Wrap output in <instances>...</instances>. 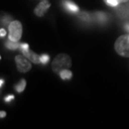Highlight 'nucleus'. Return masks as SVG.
Returning <instances> with one entry per match:
<instances>
[{
	"label": "nucleus",
	"mask_w": 129,
	"mask_h": 129,
	"mask_svg": "<svg viewBox=\"0 0 129 129\" xmlns=\"http://www.w3.org/2000/svg\"><path fill=\"white\" fill-rule=\"evenodd\" d=\"M49 60H50V56H49L48 55H46V54H43V55H40V61L42 64H46L49 62Z\"/></svg>",
	"instance_id": "13"
},
{
	"label": "nucleus",
	"mask_w": 129,
	"mask_h": 129,
	"mask_svg": "<svg viewBox=\"0 0 129 129\" xmlns=\"http://www.w3.org/2000/svg\"><path fill=\"white\" fill-rule=\"evenodd\" d=\"M22 25L19 21H13L9 25V39L13 41H19L22 36Z\"/></svg>",
	"instance_id": "3"
},
{
	"label": "nucleus",
	"mask_w": 129,
	"mask_h": 129,
	"mask_svg": "<svg viewBox=\"0 0 129 129\" xmlns=\"http://www.w3.org/2000/svg\"><path fill=\"white\" fill-rule=\"evenodd\" d=\"M60 76L62 80H70L72 77V72L68 71V69L63 70L60 72Z\"/></svg>",
	"instance_id": "10"
},
{
	"label": "nucleus",
	"mask_w": 129,
	"mask_h": 129,
	"mask_svg": "<svg viewBox=\"0 0 129 129\" xmlns=\"http://www.w3.org/2000/svg\"><path fill=\"white\" fill-rule=\"evenodd\" d=\"M10 20H11V17H5L4 19H2V22L4 23V24L9 25L10 24Z\"/></svg>",
	"instance_id": "14"
},
{
	"label": "nucleus",
	"mask_w": 129,
	"mask_h": 129,
	"mask_svg": "<svg viewBox=\"0 0 129 129\" xmlns=\"http://www.w3.org/2000/svg\"><path fill=\"white\" fill-rule=\"evenodd\" d=\"M50 7V3L48 1H46V0H45V1L40 3V4L35 8V14L37 15V16H40V17L43 16V15L45 14L46 10H47Z\"/></svg>",
	"instance_id": "6"
},
{
	"label": "nucleus",
	"mask_w": 129,
	"mask_h": 129,
	"mask_svg": "<svg viewBox=\"0 0 129 129\" xmlns=\"http://www.w3.org/2000/svg\"><path fill=\"white\" fill-rule=\"evenodd\" d=\"M64 7L66 8V10L71 12V13H77L79 11V8L77 5H76L73 2L70 1V0H63Z\"/></svg>",
	"instance_id": "7"
},
{
	"label": "nucleus",
	"mask_w": 129,
	"mask_h": 129,
	"mask_svg": "<svg viewBox=\"0 0 129 129\" xmlns=\"http://www.w3.org/2000/svg\"><path fill=\"white\" fill-rule=\"evenodd\" d=\"M5 116H6V112H0V117H1V118L4 117Z\"/></svg>",
	"instance_id": "17"
},
{
	"label": "nucleus",
	"mask_w": 129,
	"mask_h": 129,
	"mask_svg": "<svg viewBox=\"0 0 129 129\" xmlns=\"http://www.w3.org/2000/svg\"><path fill=\"white\" fill-rule=\"evenodd\" d=\"M15 62L17 64V69L19 72H28L30 71L32 66L30 64V62L27 59H25L22 55H17L15 57Z\"/></svg>",
	"instance_id": "4"
},
{
	"label": "nucleus",
	"mask_w": 129,
	"mask_h": 129,
	"mask_svg": "<svg viewBox=\"0 0 129 129\" xmlns=\"http://www.w3.org/2000/svg\"><path fill=\"white\" fill-rule=\"evenodd\" d=\"M5 45H6V47L8 49H9V50H17V49L20 46V45L19 44L18 41H13V40H9L8 41L5 42Z\"/></svg>",
	"instance_id": "9"
},
{
	"label": "nucleus",
	"mask_w": 129,
	"mask_h": 129,
	"mask_svg": "<svg viewBox=\"0 0 129 129\" xmlns=\"http://www.w3.org/2000/svg\"><path fill=\"white\" fill-rule=\"evenodd\" d=\"M117 1L119 3V4H122V3H126V2H127L128 0H117Z\"/></svg>",
	"instance_id": "19"
},
{
	"label": "nucleus",
	"mask_w": 129,
	"mask_h": 129,
	"mask_svg": "<svg viewBox=\"0 0 129 129\" xmlns=\"http://www.w3.org/2000/svg\"><path fill=\"white\" fill-rule=\"evenodd\" d=\"M14 96H13V95H9V96H7L6 97L4 98V101L6 102H9L10 101H12V100H14Z\"/></svg>",
	"instance_id": "15"
},
{
	"label": "nucleus",
	"mask_w": 129,
	"mask_h": 129,
	"mask_svg": "<svg viewBox=\"0 0 129 129\" xmlns=\"http://www.w3.org/2000/svg\"><path fill=\"white\" fill-rule=\"evenodd\" d=\"M0 35H1V37H4V36L6 35V31H5V29H1V30H0Z\"/></svg>",
	"instance_id": "16"
},
{
	"label": "nucleus",
	"mask_w": 129,
	"mask_h": 129,
	"mask_svg": "<svg viewBox=\"0 0 129 129\" xmlns=\"http://www.w3.org/2000/svg\"><path fill=\"white\" fill-rule=\"evenodd\" d=\"M79 17H80V19H81L82 20H84V21H86V22H91L92 20L91 14H89L88 13H86V12H82L81 14L79 15Z\"/></svg>",
	"instance_id": "12"
},
{
	"label": "nucleus",
	"mask_w": 129,
	"mask_h": 129,
	"mask_svg": "<svg viewBox=\"0 0 129 129\" xmlns=\"http://www.w3.org/2000/svg\"><path fill=\"white\" fill-rule=\"evenodd\" d=\"M3 84H4V80H1V81H0V86H2Z\"/></svg>",
	"instance_id": "20"
},
{
	"label": "nucleus",
	"mask_w": 129,
	"mask_h": 129,
	"mask_svg": "<svg viewBox=\"0 0 129 129\" xmlns=\"http://www.w3.org/2000/svg\"><path fill=\"white\" fill-rule=\"evenodd\" d=\"M124 28H125V29L127 30V32H129V24H125Z\"/></svg>",
	"instance_id": "18"
},
{
	"label": "nucleus",
	"mask_w": 129,
	"mask_h": 129,
	"mask_svg": "<svg viewBox=\"0 0 129 129\" xmlns=\"http://www.w3.org/2000/svg\"><path fill=\"white\" fill-rule=\"evenodd\" d=\"M21 52L24 54V55L25 57H27L29 60H30L33 63L35 64H40V56H39L37 54H35V52H33L32 50H29V48L28 49H20Z\"/></svg>",
	"instance_id": "5"
},
{
	"label": "nucleus",
	"mask_w": 129,
	"mask_h": 129,
	"mask_svg": "<svg viewBox=\"0 0 129 129\" xmlns=\"http://www.w3.org/2000/svg\"><path fill=\"white\" fill-rule=\"evenodd\" d=\"M115 50L120 55L129 57V35H122L115 43Z\"/></svg>",
	"instance_id": "2"
},
{
	"label": "nucleus",
	"mask_w": 129,
	"mask_h": 129,
	"mask_svg": "<svg viewBox=\"0 0 129 129\" xmlns=\"http://www.w3.org/2000/svg\"><path fill=\"white\" fill-rule=\"evenodd\" d=\"M71 66V60L66 54H60L55 57L52 63V69L55 72H60Z\"/></svg>",
	"instance_id": "1"
},
{
	"label": "nucleus",
	"mask_w": 129,
	"mask_h": 129,
	"mask_svg": "<svg viewBox=\"0 0 129 129\" xmlns=\"http://www.w3.org/2000/svg\"><path fill=\"white\" fill-rule=\"evenodd\" d=\"M95 15V19H96L97 21H99L100 23H105L107 20V15L105 13L102 12H96L94 14Z\"/></svg>",
	"instance_id": "8"
},
{
	"label": "nucleus",
	"mask_w": 129,
	"mask_h": 129,
	"mask_svg": "<svg viewBox=\"0 0 129 129\" xmlns=\"http://www.w3.org/2000/svg\"><path fill=\"white\" fill-rule=\"evenodd\" d=\"M25 86H26V81H25V80L22 79L21 81L16 85V86H15V90H16L18 92L21 93V92L24 91V90L25 89Z\"/></svg>",
	"instance_id": "11"
}]
</instances>
